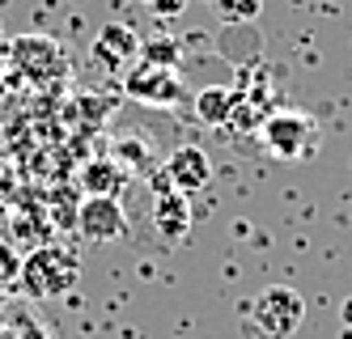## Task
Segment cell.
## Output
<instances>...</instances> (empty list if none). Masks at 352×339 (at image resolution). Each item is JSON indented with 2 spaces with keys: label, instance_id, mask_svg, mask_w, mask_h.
Masks as SVG:
<instances>
[{
  "label": "cell",
  "instance_id": "obj_1",
  "mask_svg": "<svg viewBox=\"0 0 352 339\" xmlns=\"http://www.w3.org/2000/svg\"><path fill=\"white\" fill-rule=\"evenodd\" d=\"M77 280H81V259H77V250H68L60 242L30 250L17 272V284L30 301H56V297L77 289Z\"/></svg>",
  "mask_w": 352,
  "mask_h": 339
},
{
  "label": "cell",
  "instance_id": "obj_2",
  "mask_svg": "<svg viewBox=\"0 0 352 339\" xmlns=\"http://www.w3.org/2000/svg\"><path fill=\"white\" fill-rule=\"evenodd\" d=\"M263 149L272 153V157H280V162H306L318 153V140H322V127L310 111H276L267 115L263 123Z\"/></svg>",
  "mask_w": 352,
  "mask_h": 339
},
{
  "label": "cell",
  "instance_id": "obj_3",
  "mask_svg": "<svg viewBox=\"0 0 352 339\" xmlns=\"http://www.w3.org/2000/svg\"><path fill=\"white\" fill-rule=\"evenodd\" d=\"M250 322L263 339H293L306 322V297L289 284H267V289L250 301Z\"/></svg>",
  "mask_w": 352,
  "mask_h": 339
},
{
  "label": "cell",
  "instance_id": "obj_4",
  "mask_svg": "<svg viewBox=\"0 0 352 339\" xmlns=\"http://www.w3.org/2000/svg\"><path fill=\"white\" fill-rule=\"evenodd\" d=\"M123 89H128L136 102H144V107H179V102H187V89L179 81V72H174V68H157V64H144V60L128 72Z\"/></svg>",
  "mask_w": 352,
  "mask_h": 339
},
{
  "label": "cell",
  "instance_id": "obj_5",
  "mask_svg": "<svg viewBox=\"0 0 352 339\" xmlns=\"http://www.w3.org/2000/svg\"><path fill=\"white\" fill-rule=\"evenodd\" d=\"M77 229L81 238L94 246H111L128 238V217H123L119 199H102V195H85V204L77 208Z\"/></svg>",
  "mask_w": 352,
  "mask_h": 339
},
{
  "label": "cell",
  "instance_id": "obj_6",
  "mask_svg": "<svg viewBox=\"0 0 352 339\" xmlns=\"http://www.w3.org/2000/svg\"><path fill=\"white\" fill-rule=\"evenodd\" d=\"M162 178H166V187L170 191H179V195H195V191H204L208 182H212V157L199 144H179L166 157L162 166Z\"/></svg>",
  "mask_w": 352,
  "mask_h": 339
},
{
  "label": "cell",
  "instance_id": "obj_7",
  "mask_svg": "<svg viewBox=\"0 0 352 339\" xmlns=\"http://www.w3.org/2000/svg\"><path fill=\"white\" fill-rule=\"evenodd\" d=\"M13 64L26 72L30 81H52V76H64L68 56H64V47H60L56 39H47V34H26V39L13 43Z\"/></svg>",
  "mask_w": 352,
  "mask_h": 339
},
{
  "label": "cell",
  "instance_id": "obj_8",
  "mask_svg": "<svg viewBox=\"0 0 352 339\" xmlns=\"http://www.w3.org/2000/svg\"><path fill=\"white\" fill-rule=\"evenodd\" d=\"M94 60L102 64V68H111V72H119V68L132 72L140 64V39H136V30H128V25H102L98 39H94Z\"/></svg>",
  "mask_w": 352,
  "mask_h": 339
},
{
  "label": "cell",
  "instance_id": "obj_9",
  "mask_svg": "<svg viewBox=\"0 0 352 339\" xmlns=\"http://www.w3.org/2000/svg\"><path fill=\"white\" fill-rule=\"evenodd\" d=\"M153 225H157V233L166 242H179V238H187V229H191V208H187V195H179V191H162V199L153 204Z\"/></svg>",
  "mask_w": 352,
  "mask_h": 339
},
{
  "label": "cell",
  "instance_id": "obj_10",
  "mask_svg": "<svg viewBox=\"0 0 352 339\" xmlns=\"http://www.w3.org/2000/svg\"><path fill=\"white\" fill-rule=\"evenodd\" d=\"M238 102H242V98H238L230 85H208V89H199V94H195L191 111H195V119H199V123H208V127H225V123L234 119Z\"/></svg>",
  "mask_w": 352,
  "mask_h": 339
},
{
  "label": "cell",
  "instance_id": "obj_11",
  "mask_svg": "<svg viewBox=\"0 0 352 339\" xmlns=\"http://www.w3.org/2000/svg\"><path fill=\"white\" fill-rule=\"evenodd\" d=\"M123 182H128V174H123V166H115V162H89L85 174H81L85 195H102V199H119Z\"/></svg>",
  "mask_w": 352,
  "mask_h": 339
},
{
  "label": "cell",
  "instance_id": "obj_12",
  "mask_svg": "<svg viewBox=\"0 0 352 339\" xmlns=\"http://www.w3.org/2000/svg\"><path fill=\"white\" fill-rule=\"evenodd\" d=\"M212 13H217L221 21L242 25V21H255V17L263 13V0H212Z\"/></svg>",
  "mask_w": 352,
  "mask_h": 339
},
{
  "label": "cell",
  "instance_id": "obj_13",
  "mask_svg": "<svg viewBox=\"0 0 352 339\" xmlns=\"http://www.w3.org/2000/svg\"><path fill=\"white\" fill-rule=\"evenodd\" d=\"M140 60H144V64H157V68H174V64H179V47H174L170 39L140 43Z\"/></svg>",
  "mask_w": 352,
  "mask_h": 339
},
{
  "label": "cell",
  "instance_id": "obj_14",
  "mask_svg": "<svg viewBox=\"0 0 352 339\" xmlns=\"http://www.w3.org/2000/svg\"><path fill=\"white\" fill-rule=\"evenodd\" d=\"M128 5H140V9H148L153 17H179V13H187L191 0H128Z\"/></svg>",
  "mask_w": 352,
  "mask_h": 339
},
{
  "label": "cell",
  "instance_id": "obj_15",
  "mask_svg": "<svg viewBox=\"0 0 352 339\" xmlns=\"http://www.w3.org/2000/svg\"><path fill=\"white\" fill-rule=\"evenodd\" d=\"M17 272H21V259H17L5 242H0V284H5V280H17Z\"/></svg>",
  "mask_w": 352,
  "mask_h": 339
}]
</instances>
